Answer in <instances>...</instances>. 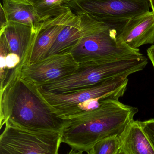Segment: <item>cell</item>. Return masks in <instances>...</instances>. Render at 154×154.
Masks as SVG:
<instances>
[{
	"mask_svg": "<svg viewBox=\"0 0 154 154\" xmlns=\"http://www.w3.org/2000/svg\"><path fill=\"white\" fill-rule=\"evenodd\" d=\"M1 128L5 125L39 132L61 133L66 120L59 117L35 85L14 73L2 88L0 99Z\"/></svg>",
	"mask_w": 154,
	"mask_h": 154,
	"instance_id": "cell-1",
	"label": "cell"
},
{
	"mask_svg": "<svg viewBox=\"0 0 154 154\" xmlns=\"http://www.w3.org/2000/svg\"><path fill=\"white\" fill-rule=\"evenodd\" d=\"M138 112L119 100L106 99L97 108L66 120L61 132L62 143L72 149L88 152L99 141L122 137Z\"/></svg>",
	"mask_w": 154,
	"mask_h": 154,
	"instance_id": "cell-2",
	"label": "cell"
},
{
	"mask_svg": "<svg viewBox=\"0 0 154 154\" xmlns=\"http://www.w3.org/2000/svg\"><path fill=\"white\" fill-rule=\"evenodd\" d=\"M128 82L127 77H116L89 88L65 93L37 88L52 111L59 117L68 120L86 112L87 105L92 100L119 99L125 92Z\"/></svg>",
	"mask_w": 154,
	"mask_h": 154,
	"instance_id": "cell-3",
	"label": "cell"
},
{
	"mask_svg": "<svg viewBox=\"0 0 154 154\" xmlns=\"http://www.w3.org/2000/svg\"><path fill=\"white\" fill-rule=\"evenodd\" d=\"M147 64L148 59L143 56L104 63L80 65L77 70L71 75L39 87L57 93L73 92L112 78L128 77L134 73L142 71Z\"/></svg>",
	"mask_w": 154,
	"mask_h": 154,
	"instance_id": "cell-4",
	"label": "cell"
},
{
	"mask_svg": "<svg viewBox=\"0 0 154 154\" xmlns=\"http://www.w3.org/2000/svg\"><path fill=\"white\" fill-rule=\"evenodd\" d=\"M79 65L139 57V49L128 46L118 36L115 26L82 38L70 51Z\"/></svg>",
	"mask_w": 154,
	"mask_h": 154,
	"instance_id": "cell-5",
	"label": "cell"
},
{
	"mask_svg": "<svg viewBox=\"0 0 154 154\" xmlns=\"http://www.w3.org/2000/svg\"><path fill=\"white\" fill-rule=\"evenodd\" d=\"M63 6L115 26L150 11L149 0H65Z\"/></svg>",
	"mask_w": 154,
	"mask_h": 154,
	"instance_id": "cell-6",
	"label": "cell"
},
{
	"mask_svg": "<svg viewBox=\"0 0 154 154\" xmlns=\"http://www.w3.org/2000/svg\"><path fill=\"white\" fill-rule=\"evenodd\" d=\"M61 133L39 132L5 125L0 136V154H58Z\"/></svg>",
	"mask_w": 154,
	"mask_h": 154,
	"instance_id": "cell-7",
	"label": "cell"
},
{
	"mask_svg": "<svg viewBox=\"0 0 154 154\" xmlns=\"http://www.w3.org/2000/svg\"><path fill=\"white\" fill-rule=\"evenodd\" d=\"M79 64L70 52L52 55L32 64L24 65L20 75L24 80L39 87L65 79L74 74Z\"/></svg>",
	"mask_w": 154,
	"mask_h": 154,
	"instance_id": "cell-8",
	"label": "cell"
},
{
	"mask_svg": "<svg viewBox=\"0 0 154 154\" xmlns=\"http://www.w3.org/2000/svg\"><path fill=\"white\" fill-rule=\"evenodd\" d=\"M75 14L59 34L47 57L70 52L82 38L110 26L95 20L85 13H77Z\"/></svg>",
	"mask_w": 154,
	"mask_h": 154,
	"instance_id": "cell-9",
	"label": "cell"
},
{
	"mask_svg": "<svg viewBox=\"0 0 154 154\" xmlns=\"http://www.w3.org/2000/svg\"><path fill=\"white\" fill-rule=\"evenodd\" d=\"M75 14L70 9L59 16L42 22L35 35L29 64L38 62L47 57L59 34Z\"/></svg>",
	"mask_w": 154,
	"mask_h": 154,
	"instance_id": "cell-10",
	"label": "cell"
},
{
	"mask_svg": "<svg viewBox=\"0 0 154 154\" xmlns=\"http://www.w3.org/2000/svg\"><path fill=\"white\" fill-rule=\"evenodd\" d=\"M118 36L135 49L154 43V13L150 11L115 25Z\"/></svg>",
	"mask_w": 154,
	"mask_h": 154,
	"instance_id": "cell-11",
	"label": "cell"
},
{
	"mask_svg": "<svg viewBox=\"0 0 154 154\" xmlns=\"http://www.w3.org/2000/svg\"><path fill=\"white\" fill-rule=\"evenodd\" d=\"M37 31L30 26L14 23H9L5 28L0 30V32L5 36L10 53L20 57L21 68L29 64Z\"/></svg>",
	"mask_w": 154,
	"mask_h": 154,
	"instance_id": "cell-12",
	"label": "cell"
},
{
	"mask_svg": "<svg viewBox=\"0 0 154 154\" xmlns=\"http://www.w3.org/2000/svg\"><path fill=\"white\" fill-rule=\"evenodd\" d=\"M2 5L9 23L24 24L38 30L42 21L28 0H2Z\"/></svg>",
	"mask_w": 154,
	"mask_h": 154,
	"instance_id": "cell-13",
	"label": "cell"
},
{
	"mask_svg": "<svg viewBox=\"0 0 154 154\" xmlns=\"http://www.w3.org/2000/svg\"><path fill=\"white\" fill-rule=\"evenodd\" d=\"M122 149L126 154H154V148L142 129L134 120L122 136Z\"/></svg>",
	"mask_w": 154,
	"mask_h": 154,
	"instance_id": "cell-14",
	"label": "cell"
},
{
	"mask_svg": "<svg viewBox=\"0 0 154 154\" xmlns=\"http://www.w3.org/2000/svg\"><path fill=\"white\" fill-rule=\"evenodd\" d=\"M34 7L42 21L57 17L68 11L69 8L63 6L65 0H28Z\"/></svg>",
	"mask_w": 154,
	"mask_h": 154,
	"instance_id": "cell-15",
	"label": "cell"
},
{
	"mask_svg": "<svg viewBox=\"0 0 154 154\" xmlns=\"http://www.w3.org/2000/svg\"><path fill=\"white\" fill-rule=\"evenodd\" d=\"M122 137H107L96 143L88 154H117L122 148Z\"/></svg>",
	"mask_w": 154,
	"mask_h": 154,
	"instance_id": "cell-16",
	"label": "cell"
},
{
	"mask_svg": "<svg viewBox=\"0 0 154 154\" xmlns=\"http://www.w3.org/2000/svg\"><path fill=\"white\" fill-rule=\"evenodd\" d=\"M139 124L154 148V119L139 121Z\"/></svg>",
	"mask_w": 154,
	"mask_h": 154,
	"instance_id": "cell-17",
	"label": "cell"
},
{
	"mask_svg": "<svg viewBox=\"0 0 154 154\" xmlns=\"http://www.w3.org/2000/svg\"><path fill=\"white\" fill-rule=\"evenodd\" d=\"M8 23L6 14L4 10L2 7V5L1 4L0 7V25H1V29L5 28L7 25Z\"/></svg>",
	"mask_w": 154,
	"mask_h": 154,
	"instance_id": "cell-18",
	"label": "cell"
},
{
	"mask_svg": "<svg viewBox=\"0 0 154 154\" xmlns=\"http://www.w3.org/2000/svg\"><path fill=\"white\" fill-rule=\"evenodd\" d=\"M147 56L152 62L154 69V45H152L147 50Z\"/></svg>",
	"mask_w": 154,
	"mask_h": 154,
	"instance_id": "cell-19",
	"label": "cell"
},
{
	"mask_svg": "<svg viewBox=\"0 0 154 154\" xmlns=\"http://www.w3.org/2000/svg\"><path fill=\"white\" fill-rule=\"evenodd\" d=\"M68 154H84L83 152L82 151H77V150H74V149H72L69 152Z\"/></svg>",
	"mask_w": 154,
	"mask_h": 154,
	"instance_id": "cell-20",
	"label": "cell"
},
{
	"mask_svg": "<svg viewBox=\"0 0 154 154\" xmlns=\"http://www.w3.org/2000/svg\"><path fill=\"white\" fill-rule=\"evenodd\" d=\"M149 2H150V7L152 10V11L154 13V0H149Z\"/></svg>",
	"mask_w": 154,
	"mask_h": 154,
	"instance_id": "cell-21",
	"label": "cell"
},
{
	"mask_svg": "<svg viewBox=\"0 0 154 154\" xmlns=\"http://www.w3.org/2000/svg\"><path fill=\"white\" fill-rule=\"evenodd\" d=\"M117 154H126L124 152V151L122 150V148H121V150L118 152V153Z\"/></svg>",
	"mask_w": 154,
	"mask_h": 154,
	"instance_id": "cell-22",
	"label": "cell"
}]
</instances>
